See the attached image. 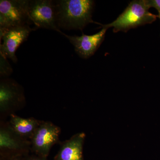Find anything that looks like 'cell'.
Masks as SVG:
<instances>
[{
	"label": "cell",
	"instance_id": "cell-1",
	"mask_svg": "<svg viewBox=\"0 0 160 160\" xmlns=\"http://www.w3.org/2000/svg\"><path fill=\"white\" fill-rule=\"evenodd\" d=\"M58 26L60 29L82 30L92 21L94 1L91 0H60L54 1Z\"/></svg>",
	"mask_w": 160,
	"mask_h": 160
},
{
	"label": "cell",
	"instance_id": "cell-2",
	"mask_svg": "<svg viewBox=\"0 0 160 160\" xmlns=\"http://www.w3.org/2000/svg\"><path fill=\"white\" fill-rule=\"evenodd\" d=\"M150 8L148 0L132 1L116 19L102 26L107 29L112 27L114 32H127L130 29L151 24L156 20L158 16L149 12Z\"/></svg>",
	"mask_w": 160,
	"mask_h": 160
},
{
	"label": "cell",
	"instance_id": "cell-3",
	"mask_svg": "<svg viewBox=\"0 0 160 160\" xmlns=\"http://www.w3.org/2000/svg\"><path fill=\"white\" fill-rule=\"evenodd\" d=\"M29 1H0V32L12 27L29 25Z\"/></svg>",
	"mask_w": 160,
	"mask_h": 160
},
{
	"label": "cell",
	"instance_id": "cell-4",
	"mask_svg": "<svg viewBox=\"0 0 160 160\" xmlns=\"http://www.w3.org/2000/svg\"><path fill=\"white\" fill-rule=\"evenodd\" d=\"M29 24L37 28H44L62 32L58 26L56 9L54 2L50 0L29 1Z\"/></svg>",
	"mask_w": 160,
	"mask_h": 160
},
{
	"label": "cell",
	"instance_id": "cell-5",
	"mask_svg": "<svg viewBox=\"0 0 160 160\" xmlns=\"http://www.w3.org/2000/svg\"><path fill=\"white\" fill-rule=\"evenodd\" d=\"M31 150L30 141L20 137L12 131L8 124H1L0 151L1 160L17 156H26Z\"/></svg>",
	"mask_w": 160,
	"mask_h": 160
},
{
	"label": "cell",
	"instance_id": "cell-6",
	"mask_svg": "<svg viewBox=\"0 0 160 160\" xmlns=\"http://www.w3.org/2000/svg\"><path fill=\"white\" fill-rule=\"evenodd\" d=\"M61 129L49 122L42 121L30 140L31 150L35 154L47 158L50 149L58 142Z\"/></svg>",
	"mask_w": 160,
	"mask_h": 160
},
{
	"label": "cell",
	"instance_id": "cell-7",
	"mask_svg": "<svg viewBox=\"0 0 160 160\" xmlns=\"http://www.w3.org/2000/svg\"><path fill=\"white\" fill-rule=\"evenodd\" d=\"M34 30L29 25L17 26L0 32V38L3 43L0 46V53L10 59L15 63L18 59L15 55L17 49L28 38L31 31Z\"/></svg>",
	"mask_w": 160,
	"mask_h": 160
},
{
	"label": "cell",
	"instance_id": "cell-8",
	"mask_svg": "<svg viewBox=\"0 0 160 160\" xmlns=\"http://www.w3.org/2000/svg\"><path fill=\"white\" fill-rule=\"evenodd\" d=\"M107 29L103 27L101 31L96 34L92 35L83 34L81 36L67 35L62 32L61 33L69 39L79 56L86 59L93 55L98 49L105 38Z\"/></svg>",
	"mask_w": 160,
	"mask_h": 160
},
{
	"label": "cell",
	"instance_id": "cell-9",
	"mask_svg": "<svg viewBox=\"0 0 160 160\" xmlns=\"http://www.w3.org/2000/svg\"><path fill=\"white\" fill-rule=\"evenodd\" d=\"M25 100L22 87L13 80L1 79L0 82V110L5 113L23 102Z\"/></svg>",
	"mask_w": 160,
	"mask_h": 160
},
{
	"label": "cell",
	"instance_id": "cell-10",
	"mask_svg": "<svg viewBox=\"0 0 160 160\" xmlns=\"http://www.w3.org/2000/svg\"><path fill=\"white\" fill-rule=\"evenodd\" d=\"M86 135L80 132L64 142L54 160H84L83 145Z\"/></svg>",
	"mask_w": 160,
	"mask_h": 160
},
{
	"label": "cell",
	"instance_id": "cell-11",
	"mask_svg": "<svg viewBox=\"0 0 160 160\" xmlns=\"http://www.w3.org/2000/svg\"><path fill=\"white\" fill-rule=\"evenodd\" d=\"M41 122L42 121L34 118H24L11 113L8 124L16 134L25 139L30 141Z\"/></svg>",
	"mask_w": 160,
	"mask_h": 160
},
{
	"label": "cell",
	"instance_id": "cell-12",
	"mask_svg": "<svg viewBox=\"0 0 160 160\" xmlns=\"http://www.w3.org/2000/svg\"><path fill=\"white\" fill-rule=\"evenodd\" d=\"M12 72V69L7 58L0 53V74L1 77L6 78Z\"/></svg>",
	"mask_w": 160,
	"mask_h": 160
},
{
	"label": "cell",
	"instance_id": "cell-13",
	"mask_svg": "<svg viewBox=\"0 0 160 160\" xmlns=\"http://www.w3.org/2000/svg\"><path fill=\"white\" fill-rule=\"evenodd\" d=\"M148 3L150 8H155L160 15V0H148Z\"/></svg>",
	"mask_w": 160,
	"mask_h": 160
},
{
	"label": "cell",
	"instance_id": "cell-14",
	"mask_svg": "<svg viewBox=\"0 0 160 160\" xmlns=\"http://www.w3.org/2000/svg\"><path fill=\"white\" fill-rule=\"evenodd\" d=\"M26 160H48L47 158L42 157L37 155H32L26 156Z\"/></svg>",
	"mask_w": 160,
	"mask_h": 160
},
{
	"label": "cell",
	"instance_id": "cell-15",
	"mask_svg": "<svg viewBox=\"0 0 160 160\" xmlns=\"http://www.w3.org/2000/svg\"><path fill=\"white\" fill-rule=\"evenodd\" d=\"M26 156H17L14 157H12L8 159L5 160H26Z\"/></svg>",
	"mask_w": 160,
	"mask_h": 160
},
{
	"label": "cell",
	"instance_id": "cell-16",
	"mask_svg": "<svg viewBox=\"0 0 160 160\" xmlns=\"http://www.w3.org/2000/svg\"><path fill=\"white\" fill-rule=\"evenodd\" d=\"M158 17L160 19V15L158 14Z\"/></svg>",
	"mask_w": 160,
	"mask_h": 160
}]
</instances>
